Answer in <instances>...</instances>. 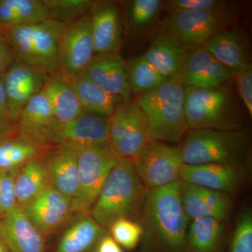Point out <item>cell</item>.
<instances>
[{
    "label": "cell",
    "instance_id": "1",
    "mask_svg": "<svg viewBox=\"0 0 252 252\" xmlns=\"http://www.w3.org/2000/svg\"><path fill=\"white\" fill-rule=\"evenodd\" d=\"M180 180L147 189L139 210L142 252H185L189 222L180 198Z\"/></svg>",
    "mask_w": 252,
    "mask_h": 252
},
{
    "label": "cell",
    "instance_id": "2",
    "mask_svg": "<svg viewBox=\"0 0 252 252\" xmlns=\"http://www.w3.org/2000/svg\"><path fill=\"white\" fill-rule=\"evenodd\" d=\"M147 190L132 161L120 159L109 172L89 215L105 230L119 219L133 220Z\"/></svg>",
    "mask_w": 252,
    "mask_h": 252
},
{
    "label": "cell",
    "instance_id": "3",
    "mask_svg": "<svg viewBox=\"0 0 252 252\" xmlns=\"http://www.w3.org/2000/svg\"><path fill=\"white\" fill-rule=\"evenodd\" d=\"M185 89L177 75L135 99L148 118L154 140L177 143L190 130L185 116Z\"/></svg>",
    "mask_w": 252,
    "mask_h": 252
},
{
    "label": "cell",
    "instance_id": "4",
    "mask_svg": "<svg viewBox=\"0 0 252 252\" xmlns=\"http://www.w3.org/2000/svg\"><path fill=\"white\" fill-rule=\"evenodd\" d=\"M180 147L185 165L246 164L251 150L248 132L237 130L190 129Z\"/></svg>",
    "mask_w": 252,
    "mask_h": 252
},
{
    "label": "cell",
    "instance_id": "5",
    "mask_svg": "<svg viewBox=\"0 0 252 252\" xmlns=\"http://www.w3.org/2000/svg\"><path fill=\"white\" fill-rule=\"evenodd\" d=\"M185 88V116L189 129H240L238 109L226 89Z\"/></svg>",
    "mask_w": 252,
    "mask_h": 252
},
{
    "label": "cell",
    "instance_id": "6",
    "mask_svg": "<svg viewBox=\"0 0 252 252\" xmlns=\"http://www.w3.org/2000/svg\"><path fill=\"white\" fill-rule=\"evenodd\" d=\"M108 124L107 145L119 159L134 160L154 141L148 118L132 99L118 104Z\"/></svg>",
    "mask_w": 252,
    "mask_h": 252
},
{
    "label": "cell",
    "instance_id": "7",
    "mask_svg": "<svg viewBox=\"0 0 252 252\" xmlns=\"http://www.w3.org/2000/svg\"><path fill=\"white\" fill-rule=\"evenodd\" d=\"M231 19L229 9L168 13L162 21L160 32L190 51L202 47L212 36L225 30Z\"/></svg>",
    "mask_w": 252,
    "mask_h": 252
},
{
    "label": "cell",
    "instance_id": "8",
    "mask_svg": "<svg viewBox=\"0 0 252 252\" xmlns=\"http://www.w3.org/2000/svg\"><path fill=\"white\" fill-rule=\"evenodd\" d=\"M78 152L79 189L72 200V214L89 215L109 172L120 159L108 145L89 147Z\"/></svg>",
    "mask_w": 252,
    "mask_h": 252
},
{
    "label": "cell",
    "instance_id": "9",
    "mask_svg": "<svg viewBox=\"0 0 252 252\" xmlns=\"http://www.w3.org/2000/svg\"><path fill=\"white\" fill-rule=\"evenodd\" d=\"M131 161L147 189L165 187L180 180L185 165L179 146L156 140Z\"/></svg>",
    "mask_w": 252,
    "mask_h": 252
},
{
    "label": "cell",
    "instance_id": "10",
    "mask_svg": "<svg viewBox=\"0 0 252 252\" xmlns=\"http://www.w3.org/2000/svg\"><path fill=\"white\" fill-rule=\"evenodd\" d=\"M108 119L84 113L67 123H56L46 136L49 147H65L79 151L107 145Z\"/></svg>",
    "mask_w": 252,
    "mask_h": 252
},
{
    "label": "cell",
    "instance_id": "11",
    "mask_svg": "<svg viewBox=\"0 0 252 252\" xmlns=\"http://www.w3.org/2000/svg\"><path fill=\"white\" fill-rule=\"evenodd\" d=\"M95 54L90 14L68 23L60 36L58 64L59 72L66 77L85 69Z\"/></svg>",
    "mask_w": 252,
    "mask_h": 252
},
{
    "label": "cell",
    "instance_id": "12",
    "mask_svg": "<svg viewBox=\"0 0 252 252\" xmlns=\"http://www.w3.org/2000/svg\"><path fill=\"white\" fill-rule=\"evenodd\" d=\"M47 78L46 73L17 60L0 78L10 115L16 126L23 109L43 90Z\"/></svg>",
    "mask_w": 252,
    "mask_h": 252
},
{
    "label": "cell",
    "instance_id": "13",
    "mask_svg": "<svg viewBox=\"0 0 252 252\" xmlns=\"http://www.w3.org/2000/svg\"><path fill=\"white\" fill-rule=\"evenodd\" d=\"M248 172L246 164H185L181 170L180 180L232 196L236 195L243 187Z\"/></svg>",
    "mask_w": 252,
    "mask_h": 252
},
{
    "label": "cell",
    "instance_id": "14",
    "mask_svg": "<svg viewBox=\"0 0 252 252\" xmlns=\"http://www.w3.org/2000/svg\"><path fill=\"white\" fill-rule=\"evenodd\" d=\"M177 76L185 87L212 89L222 87L231 80L234 72L202 46L187 52Z\"/></svg>",
    "mask_w": 252,
    "mask_h": 252
},
{
    "label": "cell",
    "instance_id": "15",
    "mask_svg": "<svg viewBox=\"0 0 252 252\" xmlns=\"http://www.w3.org/2000/svg\"><path fill=\"white\" fill-rule=\"evenodd\" d=\"M71 207L72 198L49 185L22 208L32 223L45 237L68 220L72 215Z\"/></svg>",
    "mask_w": 252,
    "mask_h": 252
},
{
    "label": "cell",
    "instance_id": "16",
    "mask_svg": "<svg viewBox=\"0 0 252 252\" xmlns=\"http://www.w3.org/2000/svg\"><path fill=\"white\" fill-rule=\"evenodd\" d=\"M180 198L189 223L201 217H212L224 222L229 218L232 210L231 196L181 181Z\"/></svg>",
    "mask_w": 252,
    "mask_h": 252
},
{
    "label": "cell",
    "instance_id": "17",
    "mask_svg": "<svg viewBox=\"0 0 252 252\" xmlns=\"http://www.w3.org/2000/svg\"><path fill=\"white\" fill-rule=\"evenodd\" d=\"M107 94L123 100L131 99L126 62L119 53L95 54L85 69L80 72Z\"/></svg>",
    "mask_w": 252,
    "mask_h": 252
},
{
    "label": "cell",
    "instance_id": "18",
    "mask_svg": "<svg viewBox=\"0 0 252 252\" xmlns=\"http://www.w3.org/2000/svg\"><path fill=\"white\" fill-rule=\"evenodd\" d=\"M89 14L95 54L119 53L122 47L123 30L117 3L94 1Z\"/></svg>",
    "mask_w": 252,
    "mask_h": 252
},
{
    "label": "cell",
    "instance_id": "19",
    "mask_svg": "<svg viewBox=\"0 0 252 252\" xmlns=\"http://www.w3.org/2000/svg\"><path fill=\"white\" fill-rule=\"evenodd\" d=\"M0 243L9 252H45L44 235L18 205L0 220Z\"/></svg>",
    "mask_w": 252,
    "mask_h": 252
},
{
    "label": "cell",
    "instance_id": "20",
    "mask_svg": "<svg viewBox=\"0 0 252 252\" xmlns=\"http://www.w3.org/2000/svg\"><path fill=\"white\" fill-rule=\"evenodd\" d=\"M50 185L69 198L79 189L78 152L65 147H51L40 157Z\"/></svg>",
    "mask_w": 252,
    "mask_h": 252
},
{
    "label": "cell",
    "instance_id": "21",
    "mask_svg": "<svg viewBox=\"0 0 252 252\" xmlns=\"http://www.w3.org/2000/svg\"><path fill=\"white\" fill-rule=\"evenodd\" d=\"M56 123L52 107L42 90L23 109L16 126V135L51 148L46 145V136Z\"/></svg>",
    "mask_w": 252,
    "mask_h": 252
},
{
    "label": "cell",
    "instance_id": "22",
    "mask_svg": "<svg viewBox=\"0 0 252 252\" xmlns=\"http://www.w3.org/2000/svg\"><path fill=\"white\" fill-rule=\"evenodd\" d=\"M67 24V23L49 19L30 26L32 48L35 58L36 68L47 74L59 72V39Z\"/></svg>",
    "mask_w": 252,
    "mask_h": 252
},
{
    "label": "cell",
    "instance_id": "23",
    "mask_svg": "<svg viewBox=\"0 0 252 252\" xmlns=\"http://www.w3.org/2000/svg\"><path fill=\"white\" fill-rule=\"evenodd\" d=\"M187 52L177 39L160 31L143 56L165 79H170L178 74Z\"/></svg>",
    "mask_w": 252,
    "mask_h": 252
},
{
    "label": "cell",
    "instance_id": "24",
    "mask_svg": "<svg viewBox=\"0 0 252 252\" xmlns=\"http://www.w3.org/2000/svg\"><path fill=\"white\" fill-rule=\"evenodd\" d=\"M64 230L56 245L55 252H91L95 250L107 230L90 215H79Z\"/></svg>",
    "mask_w": 252,
    "mask_h": 252
},
{
    "label": "cell",
    "instance_id": "25",
    "mask_svg": "<svg viewBox=\"0 0 252 252\" xmlns=\"http://www.w3.org/2000/svg\"><path fill=\"white\" fill-rule=\"evenodd\" d=\"M66 78L83 110L88 114L109 119L123 101L120 97L107 94L81 73Z\"/></svg>",
    "mask_w": 252,
    "mask_h": 252
},
{
    "label": "cell",
    "instance_id": "26",
    "mask_svg": "<svg viewBox=\"0 0 252 252\" xmlns=\"http://www.w3.org/2000/svg\"><path fill=\"white\" fill-rule=\"evenodd\" d=\"M43 91L49 99L57 123L71 122L86 113L67 78L62 73L48 74Z\"/></svg>",
    "mask_w": 252,
    "mask_h": 252
},
{
    "label": "cell",
    "instance_id": "27",
    "mask_svg": "<svg viewBox=\"0 0 252 252\" xmlns=\"http://www.w3.org/2000/svg\"><path fill=\"white\" fill-rule=\"evenodd\" d=\"M203 47L232 72H238L251 64L241 36L233 30L219 32Z\"/></svg>",
    "mask_w": 252,
    "mask_h": 252
},
{
    "label": "cell",
    "instance_id": "28",
    "mask_svg": "<svg viewBox=\"0 0 252 252\" xmlns=\"http://www.w3.org/2000/svg\"><path fill=\"white\" fill-rule=\"evenodd\" d=\"M224 236L223 222L212 217L196 219L189 223L185 252H221Z\"/></svg>",
    "mask_w": 252,
    "mask_h": 252
},
{
    "label": "cell",
    "instance_id": "29",
    "mask_svg": "<svg viewBox=\"0 0 252 252\" xmlns=\"http://www.w3.org/2000/svg\"><path fill=\"white\" fill-rule=\"evenodd\" d=\"M31 140L13 135L0 140V170H18L49 149Z\"/></svg>",
    "mask_w": 252,
    "mask_h": 252
},
{
    "label": "cell",
    "instance_id": "30",
    "mask_svg": "<svg viewBox=\"0 0 252 252\" xmlns=\"http://www.w3.org/2000/svg\"><path fill=\"white\" fill-rule=\"evenodd\" d=\"M49 185L40 157L23 165L15 179V196L18 206L23 207Z\"/></svg>",
    "mask_w": 252,
    "mask_h": 252
},
{
    "label": "cell",
    "instance_id": "31",
    "mask_svg": "<svg viewBox=\"0 0 252 252\" xmlns=\"http://www.w3.org/2000/svg\"><path fill=\"white\" fill-rule=\"evenodd\" d=\"M162 0H132L127 2L126 21L129 33L143 36L151 31L164 8Z\"/></svg>",
    "mask_w": 252,
    "mask_h": 252
},
{
    "label": "cell",
    "instance_id": "32",
    "mask_svg": "<svg viewBox=\"0 0 252 252\" xmlns=\"http://www.w3.org/2000/svg\"><path fill=\"white\" fill-rule=\"evenodd\" d=\"M126 71L131 92L138 97L155 90L167 79L143 56L126 63Z\"/></svg>",
    "mask_w": 252,
    "mask_h": 252
},
{
    "label": "cell",
    "instance_id": "33",
    "mask_svg": "<svg viewBox=\"0 0 252 252\" xmlns=\"http://www.w3.org/2000/svg\"><path fill=\"white\" fill-rule=\"evenodd\" d=\"M49 11V19L71 23L89 14L93 0H44Z\"/></svg>",
    "mask_w": 252,
    "mask_h": 252
},
{
    "label": "cell",
    "instance_id": "34",
    "mask_svg": "<svg viewBox=\"0 0 252 252\" xmlns=\"http://www.w3.org/2000/svg\"><path fill=\"white\" fill-rule=\"evenodd\" d=\"M111 236L121 247L127 250H132L141 243L143 230L137 220L130 219H119L109 228Z\"/></svg>",
    "mask_w": 252,
    "mask_h": 252
},
{
    "label": "cell",
    "instance_id": "35",
    "mask_svg": "<svg viewBox=\"0 0 252 252\" xmlns=\"http://www.w3.org/2000/svg\"><path fill=\"white\" fill-rule=\"evenodd\" d=\"M17 13L23 26L37 24L49 19V11L44 0H8Z\"/></svg>",
    "mask_w": 252,
    "mask_h": 252
},
{
    "label": "cell",
    "instance_id": "36",
    "mask_svg": "<svg viewBox=\"0 0 252 252\" xmlns=\"http://www.w3.org/2000/svg\"><path fill=\"white\" fill-rule=\"evenodd\" d=\"M228 252H252V213L245 209L239 215Z\"/></svg>",
    "mask_w": 252,
    "mask_h": 252
},
{
    "label": "cell",
    "instance_id": "37",
    "mask_svg": "<svg viewBox=\"0 0 252 252\" xmlns=\"http://www.w3.org/2000/svg\"><path fill=\"white\" fill-rule=\"evenodd\" d=\"M18 170H0V217L1 218L17 206L15 196V179Z\"/></svg>",
    "mask_w": 252,
    "mask_h": 252
},
{
    "label": "cell",
    "instance_id": "38",
    "mask_svg": "<svg viewBox=\"0 0 252 252\" xmlns=\"http://www.w3.org/2000/svg\"><path fill=\"white\" fill-rule=\"evenodd\" d=\"M164 8L168 13L197 10L229 9L228 1L220 0H171L165 1Z\"/></svg>",
    "mask_w": 252,
    "mask_h": 252
},
{
    "label": "cell",
    "instance_id": "39",
    "mask_svg": "<svg viewBox=\"0 0 252 252\" xmlns=\"http://www.w3.org/2000/svg\"><path fill=\"white\" fill-rule=\"evenodd\" d=\"M235 82L238 88L239 95L243 101L245 108L250 117L252 116V66L240 69L234 72Z\"/></svg>",
    "mask_w": 252,
    "mask_h": 252
},
{
    "label": "cell",
    "instance_id": "40",
    "mask_svg": "<svg viewBox=\"0 0 252 252\" xmlns=\"http://www.w3.org/2000/svg\"><path fill=\"white\" fill-rule=\"evenodd\" d=\"M16 133V124L11 119L0 79V140Z\"/></svg>",
    "mask_w": 252,
    "mask_h": 252
},
{
    "label": "cell",
    "instance_id": "41",
    "mask_svg": "<svg viewBox=\"0 0 252 252\" xmlns=\"http://www.w3.org/2000/svg\"><path fill=\"white\" fill-rule=\"evenodd\" d=\"M16 61V58L6 38L0 32V78Z\"/></svg>",
    "mask_w": 252,
    "mask_h": 252
},
{
    "label": "cell",
    "instance_id": "42",
    "mask_svg": "<svg viewBox=\"0 0 252 252\" xmlns=\"http://www.w3.org/2000/svg\"><path fill=\"white\" fill-rule=\"evenodd\" d=\"M95 252H123V250L110 235L106 234L99 242Z\"/></svg>",
    "mask_w": 252,
    "mask_h": 252
},
{
    "label": "cell",
    "instance_id": "43",
    "mask_svg": "<svg viewBox=\"0 0 252 252\" xmlns=\"http://www.w3.org/2000/svg\"><path fill=\"white\" fill-rule=\"evenodd\" d=\"M0 252H5L4 246L1 243H0Z\"/></svg>",
    "mask_w": 252,
    "mask_h": 252
}]
</instances>
